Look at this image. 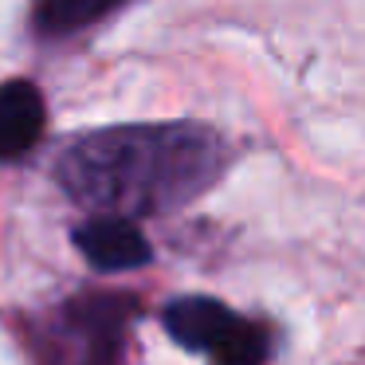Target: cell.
<instances>
[{
    "mask_svg": "<svg viewBox=\"0 0 365 365\" xmlns=\"http://www.w3.org/2000/svg\"><path fill=\"white\" fill-rule=\"evenodd\" d=\"M224 169V142L205 126H114L71 142L56 161L67 197L98 216H161L189 205Z\"/></svg>",
    "mask_w": 365,
    "mask_h": 365,
    "instance_id": "6da1fadb",
    "label": "cell"
},
{
    "mask_svg": "<svg viewBox=\"0 0 365 365\" xmlns=\"http://www.w3.org/2000/svg\"><path fill=\"white\" fill-rule=\"evenodd\" d=\"M75 247L98 271H130L150 263V240L134 220H122V216H95L91 224H83L75 232Z\"/></svg>",
    "mask_w": 365,
    "mask_h": 365,
    "instance_id": "7a4b0ae2",
    "label": "cell"
},
{
    "mask_svg": "<svg viewBox=\"0 0 365 365\" xmlns=\"http://www.w3.org/2000/svg\"><path fill=\"white\" fill-rule=\"evenodd\" d=\"M48 106L28 79L0 83V161L24 158L43 134Z\"/></svg>",
    "mask_w": 365,
    "mask_h": 365,
    "instance_id": "3957f363",
    "label": "cell"
},
{
    "mask_svg": "<svg viewBox=\"0 0 365 365\" xmlns=\"http://www.w3.org/2000/svg\"><path fill=\"white\" fill-rule=\"evenodd\" d=\"M236 322H240L236 310H228L216 299H177L165 307V330L185 349H205V354H212L228 338V330Z\"/></svg>",
    "mask_w": 365,
    "mask_h": 365,
    "instance_id": "277c9868",
    "label": "cell"
},
{
    "mask_svg": "<svg viewBox=\"0 0 365 365\" xmlns=\"http://www.w3.org/2000/svg\"><path fill=\"white\" fill-rule=\"evenodd\" d=\"M122 0H40L36 9V28L43 36H71L87 24L110 16Z\"/></svg>",
    "mask_w": 365,
    "mask_h": 365,
    "instance_id": "5b68a950",
    "label": "cell"
},
{
    "mask_svg": "<svg viewBox=\"0 0 365 365\" xmlns=\"http://www.w3.org/2000/svg\"><path fill=\"white\" fill-rule=\"evenodd\" d=\"M208 357H212V365H267L271 338H267L263 326L240 318V322L228 330V338H224Z\"/></svg>",
    "mask_w": 365,
    "mask_h": 365,
    "instance_id": "8992f818",
    "label": "cell"
}]
</instances>
